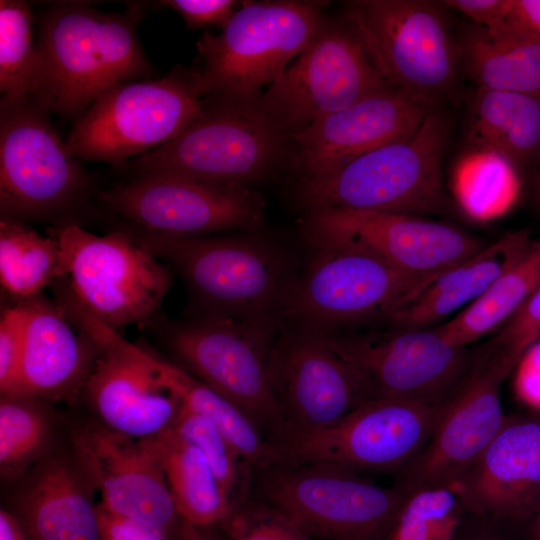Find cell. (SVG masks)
<instances>
[{
  "mask_svg": "<svg viewBox=\"0 0 540 540\" xmlns=\"http://www.w3.org/2000/svg\"><path fill=\"white\" fill-rule=\"evenodd\" d=\"M129 233L182 279L193 316L223 317L273 331L283 326L297 273L287 253L269 238L254 231L204 236Z\"/></svg>",
  "mask_w": 540,
  "mask_h": 540,
  "instance_id": "obj_1",
  "label": "cell"
},
{
  "mask_svg": "<svg viewBox=\"0 0 540 540\" xmlns=\"http://www.w3.org/2000/svg\"><path fill=\"white\" fill-rule=\"evenodd\" d=\"M140 4L107 13L85 2H59L39 20L40 85L35 101L50 114L76 120L115 86L146 76Z\"/></svg>",
  "mask_w": 540,
  "mask_h": 540,
  "instance_id": "obj_2",
  "label": "cell"
},
{
  "mask_svg": "<svg viewBox=\"0 0 540 540\" xmlns=\"http://www.w3.org/2000/svg\"><path fill=\"white\" fill-rule=\"evenodd\" d=\"M448 133L447 116L434 110L411 138L298 181L295 203L305 212L342 208L419 217L439 212L445 205L441 165Z\"/></svg>",
  "mask_w": 540,
  "mask_h": 540,
  "instance_id": "obj_3",
  "label": "cell"
},
{
  "mask_svg": "<svg viewBox=\"0 0 540 540\" xmlns=\"http://www.w3.org/2000/svg\"><path fill=\"white\" fill-rule=\"evenodd\" d=\"M260 97L206 102L202 114L177 137L128 161L127 166L134 176L167 174L249 187L291 157L290 134Z\"/></svg>",
  "mask_w": 540,
  "mask_h": 540,
  "instance_id": "obj_4",
  "label": "cell"
},
{
  "mask_svg": "<svg viewBox=\"0 0 540 540\" xmlns=\"http://www.w3.org/2000/svg\"><path fill=\"white\" fill-rule=\"evenodd\" d=\"M220 34L196 42L204 99L237 102L259 98L304 49L322 19L326 1H242Z\"/></svg>",
  "mask_w": 540,
  "mask_h": 540,
  "instance_id": "obj_5",
  "label": "cell"
},
{
  "mask_svg": "<svg viewBox=\"0 0 540 540\" xmlns=\"http://www.w3.org/2000/svg\"><path fill=\"white\" fill-rule=\"evenodd\" d=\"M206 104L197 66H177L107 91L75 121L65 146L78 160L123 166L177 137Z\"/></svg>",
  "mask_w": 540,
  "mask_h": 540,
  "instance_id": "obj_6",
  "label": "cell"
},
{
  "mask_svg": "<svg viewBox=\"0 0 540 540\" xmlns=\"http://www.w3.org/2000/svg\"><path fill=\"white\" fill-rule=\"evenodd\" d=\"M33 99L0 104L1 217L56 223L76 221L92 196L88 173Z\"/></svg>",
  "mask_w": 540,
  "mask_h": 540,
  "instance_id": "obj_7",
  "label": "cell"
},
{
  "mask_svg": "<svg viewBox=\"0 0 540 540\" xmlns=\"http://www.w3.org/2000/svg\"><path fill=\"white\" fill-rule=\"evenodd\" d=\"M65 283L75 300L107 327L146 324L172 286V270L128 231L99 236L78 223L54 226Z\"/></svg>",
  "mask_w": 540,
  "mask_h": 540,
  "instance_id": "obj_8",
  "label": "cell"
},
{
  "mask_svg": "<svg viewBox=\"0 0 540 540\" xmlns=\"http://www.w3.org/2000/svg\"><path fill=\"white\" fill-rule=\"evenodd\" d=\"M448 399L428 403L376 398L326 428L269 436L271 466L324 462L359 473L400 474L430 440Z\"/></svg>",
  "mask_w": 540,
  "mask_h": 540,
  "instance_id": "obj_9",
  "label": "cell"
},
{
  "mask_svg": "<svg viewBox=\"0 0 540 540\" xmlns=\"http://www.w3.org/2000/svg\"><path fill=\"white\" fill-rule=\"evenodd\" d=\"M344 20L393 88L433 106L455 90L461 63L441 5L422 0H353Z\"/></svg>",
  "mask_w": 540,
  "mask_h": 540,
  "instance_id": "obj_10",
  "label": "cell"
},
{
  "mask_svg": "<svg viewBox=\"0 0 540 540\" xmlns=\"http://www.w3.org/2000/svg\"><path fill=\"white\" fill-rule=\"evenodd\" d=\"M255 472L258 497L309 536L326 540H386L406 497L396 485H378L333 463Z\"/></svg>",
  "mask_w": 540,
  "mask_h": 540,
  "instance_id": "obj_11",
  "label": "cell"
},
{
  "mask_svg": "<svg viewBox=\"0 0 540 540\" xmlns=\"http://www.w3.org/2000/svg\"><path fill=\"white\" fill-rule=\"evenodd\" d=\"M295 277L283 325L338 333L388 317L432 280L403 273L377 257L343 247H313Z\"/></svg>",
  "mask_w": 540,
  "mask_h": 540,
  "instance_id": "obj_12",
  "label": "cell"
},
{
  "mask_svg": "<svg viewBox=\"0 0 540 540\" xmlns=\"http://www.w3.org/2000/svg\"><path fill=\"white\" fill-rule=\"evenodd\" d=\"M163 327L179 366L244 412L265 437L283 428L270 378L278 331L216 316H192Z\"/></svg>",
  "mask_w": 540,
  "mask_h": 540,
  "instance_id": "obj_13",
  "label": "cell"
},
{
  "mask_svg": "<svg viewBox=\"0 0 540 540\" xmlns=\"http://www.w3.org/2000/svg\"><path fill=\"white\" fill-rule=\"evenodd\" d=\"M99 201L132 233L154 236H204L226 231L253 232L266 203L250 187L190 178L145 174L103 191Z\"/></svg>",
  "mask_w": 540,
  "mask_h": 540,
  "instance_id": "obj_14",
  "label": "cell"
},
{
  "mask_svg": "<svg viewBox=\"0 0 540 540\" xmlns=\"http://www.w3.org/2000/svg\"><path fill=\"white\" fill-rule=\"evenodd\" d=\"M388 88L350 25L324 16L297 60L263 91L260 100L291 135Z\"/></svg>",
  "mask_w": 540,
  "mask_h": 540,
  "instance_id": "obj_15",
  "label": "cell"
},
{
  "mask_svg": "<svg viewBox=\"0 0 540 540\" xmlns=\"http://www.w3.org/2000/svg\"><path fill=\"white\" fill-rule=\"evenodd\" d=\"M54 285L55 299L98 348L83 389L105 428L132 438H148L172 427L181 404L162 383L151 353L89 314L64 280Z\"/></svg>",
  "mask_w": 540,
  "mask_h": 540,
  "instance_id": "obj_16",
  "label": "cell"
},
{
  "mask_svg": "<svg viewBox=\"0 0 540 540\" xmlns=\"http://www.w3.org/2000/svg\"><path fill=\"white\" fill-rule=\"evenodd\" d=\"M301 228L312 247H343L433 280L486 245L451 225L399 213L342 208L306 211Z\"/></svg>",
  "mask_w": 540,
  "mask_h": 540,
  "instance_id": "obj_17",
  "label": "cell"
},
{
  "mask_svg": "<svg viewBox=\"0 0 540 540\" xmlns=\"http://www.w3.org/2000/svg\"><path fill=\"white\" fill-rule=\"evenodd\" d=\"M520 358L489 342L453 394L424 449L399 474L405 494L454 489L501 427V387Z\"/></svg>",
  "mask_w": 540,
  "mask_h": 540,
  "instance_id": "obj_18",
  "label": "cell"
},
{
  "mask_svg": "<svg viewBox=\"0 0 540 540\" xmlns=\"http://www.w3.org/2000/svg\"><path fill=\"white\" fill-rule=\"evenodd\" d=\"M335 350L362 375L372 396L435 403L447 400L475 355L433 328L329 333Z\"/></svg>",
  "mask_w": 540,
  "mask_h": 540,
  "instance_id": "obj_19",
  "label": "cell"
},
{
  "mask_svg": "<svg viewBox=\"0 0 540 540\" xmlns=\"http://www.w3.org/2000/svg\"><path fill=\"white\" fill-rule=\"evenodd\" d=\"M270 378L283 419L276 434L326 428L374 399L330 334L310 328L281 327L272 345Z\"/></svg>",
  "mask_w": 540,
  "mask_h": 540,
  "instance_id": "obj_20",
  "label": "cell"
},
{
  "mask_svg": "<svg viewBox=\"0 0 540 540\" xmlns=\"http://www.w3.org/2000/svg\"><path fill=\"white\" fill-rule=\"evenodd\" d=\"M435 110L396 88L374 93L290 135L298 181L340 167L379 147L411 138Z\"/></svg>",
  "mask_w": 540,
  "mask_h": 540,
  "instance_id": "obj_21",
  "label": "cell"
},
{
  "mask_svg": "<svg viewBox=\"0 0 540 540\" xmlns=\"http://www.w3.org/2000/svg\"><path fill=\"white\" fill-rule=\"evenodd\" d=\"M464 510L518 525L540 509V411L506 415L454 488Z\"/></svg>",
  "mask_w": 540,
  "mask_h": 540,
  "instance_id": "obj_22",
  "label": "cell"
},
{
  "mask_svg": "<svg viewBox=\"0 0 540 540\" xmlns=\"http://www.w3.org/2000/svg\"><path fill=\"white\" fill-rule=\"evenodd\" d=\"M85 471L102 496L103 509L169 532L179 518L154 436L132 438L107 428L76 441Z\"/></svg>",
  "mask_w": 540,
  "mask_h": 540,
  "instance_id": "obj_23",
  "label": "cell"
},
{
  "mask_svg": "<svg viewBox=\"0 0 540 540\" xmlns=\"http://www.w3.org/2000/svg\"><path fill=\"white\" fill-rule=\"evenodd\" d=\"M23 301L25 342L12 396L60 398L83 388L98 355L95 343L56 299L39 294Z\"/></svg>",
  "mask_w": 540,
  "mask_h": 540,
  "instance_id": "obj_24",
  "label": "cell"
},
{
  "mask_svg": "<svg viewBox=\"0 0 540 540\" xmlns=\"http://www.w3.org/2000/svg\"><path fill=\"white\" fill-rule=\"evenodd\" d=\"M529 231L518 230L448 269L422 288L388 322L402 329H424L483 295L528 249Z\"/></svg>",
  "mask_w": 540,
  "mask_h": 540,
  "instance_id": "obj_25",
  "label": "cell"
},
{
  "mask_svg": "<svg viewBox=\"0 0 540 540\" xmlns=\"http://www.w3.org/2000/svg\"><path fill=\"white\" fill-rule=\"evenodd\" d=\"M19 511L26 540H102L98 507L65 463L51 462L36 475Z\"/></svg>",
  "mask_w": 540,
  "mask_h": 540,
  "instance_id": "obj_26",
  "label": "cell"
},
{
  "mask_svg": "<svg viewBox=\"0 0 540 540\" xmlns=\"http://www.w3.org/2000/svg\"><path fill=\"white\" fill-rule=\"evenodd\" d=\"M459 52L478 87L540 97V38L512 20L499 31L474 26Z\"/></svg>",
  "mask_w": 540,
  "mask_h": 540,
  "instance_id": "obj_27",
  "label": "cell"
},
{
  "mask_svg": "<svg viewBox=\"0 0 540 540\" xmlns=\"http://www.w3.org/2000/svg\"><path fill=\"white\" fill-rule=\"evenodd\" d=\"M467 136L474 149L495 152L512 164L540 154V97L477 88Z\"/></svg>",
  "mask_w": 540,
  "mask_h": 540,
  "instance_id": "obj_28",
  "label": "cell"
},
{
  "mask_svg": "<svg viewBox=\"0 0 540 540\" xmlns=\"http://www.w3.org/2000/svg\"><path fill=\"white\" fill-rule=\"evenodd\" d=\"M154 439L180 520L198 528L223 522L235 505L202 452L173 427Z\"/></svg>",
  "mask_w": 540,
  "mask_h": 540,
  "instance_id": "obj_29",
  "label": "cell"
},
{
  "mask_svg": "<svg viewBox=\"0 0 540 540\" xmlns=\"http://www.w3.org/2000/svg\"><path fill=\"white\" fill-rule=\"evenodd\" d=\"M151 360L162 383L180 404L212 422L253 471L272 465L271 448L264 433L244 412L178 364L152 353Z\"/></svg>",
  "mask_w": 540,
  "mask_h": 540,
  "instance_id": "obj_30",
  "label": "cell"
},
{
  "mask_svg": "<svg viewBox=\"0 0 540 540\" xmlns=\"http://www.w3.org/2000/svg\"><path fill=\"white\" fill-rule=\"evenodd\" d=\"M539 285L540 241H532L483 295L433 329L449 344L466 347L507 321Z\"/></svg>",
  "mask_w": 540,
  "mask_h": 540,
  "instance_id": "obj_31",
  "label": "cell"
},
{
  "mask_svg": "<svg viewBox=\"0 0 540 540\" xmlns=\"http://www.w3.org/2000/svg\"><path fill=\"white\" fill-rule=\"evenodd\" d=\"M65 276L55 237L41 235L26 222L0 218V282L6 293L28 300Z\"/></svg>",
  "mask_w": 540,
  "mask_h": 540,
  "instance_id": "obj_32",
  "label": "cell"
},
{
  "mask_svg": "<svg viewBox=\"0 0 540 540\" xmlns=\"http://www.w3.org/2000/svg\"><path fill=\"white\" fill-rule=\"evenodd\" d=\"M27 2L0 1V104L35 100L41 65Z\"/></svg>",
  "mask_w": 540,
  "mask_h": 540,
  "instance_id": "obj_33",
  "label": "cell"
},
{
  "mask_svg": "<svg viewBox=\"0 0 540 540\" xmlns=\"http://www.w3.org/2000/svg\"><path fill=\"white\" fill-rule=\"evenodd\" d=\"M466 513L451 488L407 494L386 540H454Z\"/></svg>",
  "mask_w": 540,
  "mask_h": 540,
  "instance_id": "obj_34",
  "label": "cell"
},
{
  "mask_svg": "<svg viewBox=\"0 0 540 540\" xmlns=\"http://www.w3.org/2000/svg\"><path fill=\"white\" fill-rule=\"evenodd\" d=\"M172 427L206 457L234 505L248 496L253 469L212 422L181 405Z\"/></svg>",
  "mask_w": 540,
  "mask_h": 540,
  "instance_id": "obj_35",
  "label": "cell"
},
{
  "mask_svg": "<svg viewBox=\"0 0 540 540\" xmlns=\"http://www.w3.org/2000/svg\"><path fill=\"white\" fill-rule=\"evenodd\" d=\"M34 399L3 396L0 403V464L14 470L25 464L44 443L48 423Z\"/></svg>",
  "mask_w": 540,
  "mask_h": 540,
  "instance_id": "obj_36",
  "label": "cell"
},
{
  "mask_svg": "<svg viewBox=\"0 0 540 540\" xmlns=\"http://www.w3.org/2000/svg\"><path fill=\"white\" fill-rule=\"evenodd\" d=\"M457 179L470 208L482 195H495L504 207L512 202L518 189L514 164L488 150L474 149L465 155L458 165Z\"/></svg>",
  "mask_w": 540,
  "mask_h": 540,
  "instance_id": "obj_37",
  "label": "cell"
},
{
  "mask_svg": "<svg viewBox=\"0 0 540 540\" xmlns=\"http://www.w3.org/2000/svg\"><path fill=\"white\" fill-rule=\"evenodd\" d=\"M223 522L227 540H312L289 517L258 496L239 501Z\"/></svg>",
  "mask_w": 540,
  "mask_h": 540,
  "instance_id": "obj_38",
  "label": "cell"
},
{
  "mask_svg": "<svg viewBox=\"0 0 540 540\" xmlns=\"http://www.w3.org/2000/svg\"><path fill=\"white\" fill-rule=\"evenodd\" d=\"M27 308L24 301L4 308L0 320L1 397L15 392L23 356Z\"/></svg>",
  "mask_w": 540,
  "mask_h": 540,
  "instance_id": "obj_39",
  "label": "cell"
},
{
  "mask_svg": "<svg viewBox=\"0 0 540 540\" xmlns=\"http://www.w3.org/2000/svg\"><path fill=\"white\" fill-rule=\"evenodd\" d=\"M491 342L522 358L540 336V285Z\"/></svg>",
  "mask_w": 540,
  "mask_h": 540,
  "instance_id": "obj_40",
  "label": "cell"
},
{
  "mask_svg": "<svg viewBox=\"0 0 540 540\" xmlns=\"http://www.w3.org/2000/svg\"><path fill=\"white\" fill-rule=\"evenodd\" d=\"M161 5L178 12L190 29L218 27L223 30L238 5L234 0H168Z\"/></svg>",
  "mask_w": 540,
  "mask_h": 540,
  "instance_id": "obj_41",
  "label": "cell"
},
{
  "mask_svg": "<svg viewBox=\"0 0 540 540\" xmlns=\"http://www.w3.org/2000/svg\"><path fill=\"white\" fill-rule=\"evenodd\" d=\"M445 6L461 12L475 26L499 31L511 23V0H447Z\"/></svg>",
  "mask_w": 540,
  "mask_h": 540,
  "instance_id": "obj_42",
  "label": "cell"
},
{
  "mask_svg": "<svg viewBox=\"0 0 540 540\" xmlns=\"http://www.w3.org/2000/svg\"><path fill=\"white\" fill-rule=\"evenodd\" d=\"M102 540H169L168 533L98 506Z\"/></svg>",
  "mask_w": 540,
  "mask_h": 540,
  "instance_id": "obj_43",
  "label": "cell"
},
{
  "mask_svg": "<svg viewBox=\"0 0 540 540\" xmlns=\"http://www.w3.org/2000/svg\"><path fill=\"white\" fill-rule=\"evenodd\" d=\"M519 363L518 392L533 411H540V345L533 344Z\"/></svg>",
  "mask_w": 540,
  "mask_h": 540,
  "instance_id": "obj_44",
  "label": "cell"
},
{
  "mask_svg": "<svg viewBox=\"0 0 540 540\" xmlns=\"http://www.w3.org/2000/svg\"><path fill=\"white\" fill-rule=\"evenodd\" d=\"M510 18L540 38V0H511Z\"/></svg>",
  "mask_w": 540,
  "mask_h": 540,
  "instance_id": "obj_45",
  "label": "cell"
},
{
  "mask_svg": "<svg viewBox=\"0 0 540 540\" xmlns=\"http://www.w3.org/2000/svg\"><path fill=\"white\" fill-rule=\"evenodd\" d=\"M472 517L473 521H464L454 540H511L496 527V523Z\"/></svg>",
  "mask_w": 540,
  "mask_h": 540,
  "instance_id": "obj_46",
  "label": "cell"
},
{
  "mask_svg": "<svg viewBox=\"0 0 540 540\" xmlns=\"http://www.w3.org/2000/svg\"><path fill=\"white\" fill-rule=\"evenodd\" d=\"M0 540H26L17 518L3 509L0 511Z\"/></svg>",
  "mask_w": 540,
  "mask_h": 540,
  "instance_id": "obj_47",
  "label": "cell"
},
{
  "mask_svg": "<svg viewBox=\"0 0 540 540\" xmlns=\"http://www.w3.org/2000/svg\"><path fill=\"white\" fill-rule=\"evenodd\" d=\"M516 526L520 527L524 540H540V509L528 520Z\"/></svg>",
  "mask_w": 540,
  "mask_h": 540,
  "instance_id": "obj_48",
  "label": "cell"
},
{
  "mask_svg": "<svg viewBox=\"0 0 540 540\" xmlns=\"http://www.w3.org/2000/svg\"><path fill=\"white\" fill-rule=\"evenodd\" d=\"M180 540H201V534L198 527L180 520L179 527Z\"/></svg>",
  "mask_w": 540,
  "mask_h": 540,
  "instance_id": "obj_49",
  "label": "cell"
},
{
  "mask_svg": "<svg viewBox=\"0 0 540 540\" xmlns=\"http://www.w3.org/2000/svg\"><path fill=\"white\" fill-rule=\"evenodd\" d=\"M201 534V540H224L215 533L205 530V528H199Z\"/></svg>",
  "mask_w": 540,
  "mask_h": 540,
  "instance_id": "obj_50",
  "label": "cell"
},
{
  "mask_svg": "<svg viewBox=\"0 0 540 540\" xmlns=\"http://www.w3.org/2000/svg\"><path fill=\"white\" fill-rule=\"evenodd\" d=\"M538 196L540 200V175H539V181H538Z\"/></svg>",
  "mask_w": 540,
  "mask_h": 540,
  "instance_id": "obj_51",
  "label": "cell"
}]
</instances>
